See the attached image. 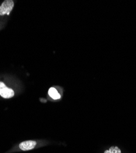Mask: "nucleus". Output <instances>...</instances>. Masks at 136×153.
<instances>
[{"mask_svg": "<svg viewBox=\"0 0 136 153\" xmlns=\"http://www.w3.org/2000/svg\"><path fill=\"white\" fill-rule=\"evenodd\" d=\"M36 142L33 140H28L20 143L19 148L23 151H28L35 148Z\"/></svg>", "mask_w": 136, "mask_h": 153, "instance_id": "7ed1b4c3", "label": "nucleus"}, {"mask_svg": "<svg viewBox=\"0 0 136 153\" xmlns=\"http://www.w3.org/2000/svg\"><path fill=\"white\" fill-rule=\"evenodd\" d=\"M109 151L111 152V153H121V151L118 147H115V146L111 147Z\"/></svg>", "mask_w": 136, "mask_h": 153, "instance_id": "39448f33", "label": "nucleus"}, {"mask_svg": "<svg viewBox=\"0 0 136 153\" xmlns=\"http://www.w3.org/2000/svg\"><path fill=\"white\" fill-rule=\"evenodd\" d=\"M104 153H111V152H110L109 150H106V151L104 152Z\"/></svg>", "mask_w": 136, "mask_h": 153, "instance_id": "423d86ee", "label": "nucleus"}, {"mask_svg": "<svg viewBox=\"0 0 136 153\" xmlns=\"http://www.w3.org/2000/svg\"><path fill=\"white\" fill-rule=\"evenodd\" d=\"M0 96L5 99L11 98L14 96V91L7 88L4 83L0 82Z\"/></svg>", "mask_w": 136, "mask_h": 153, "instance_id": "f03ea898", "label": "nucleus"}, {"mask_svg": "<svg viewBox=\"0 0 136 153\" xmlns=\"http://www.w3.org/2000/svg\"><path fill=\"white\" fill-rule=\"evenodd\" d=\"M14 3L12 0H6L0 6V16L5 14L9 15L10 12L13 9Z\"/></svg>", "mask_w": 136, "mask_h": 153, "instance_id": "f257e3e1", "label": "nucleus"}, {"mask_svg": "<svg viewBox=\"0 0 136 153\" xmlns=\"http://www.w3.org/2000/svg\"><path fill=\"white\" fill-rule=\"evenodd\" d=\"M48 94L54 99H59L60 98V95L55 88H51L48 90Z\"/></svg>", "mask_w": 136, "mask_h": 153, "instance_id": "20e7f679", "label": "nucleus"}]
</instances>
